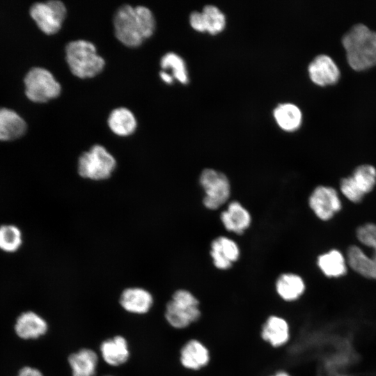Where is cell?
I'll list each match as a JSON object with an SVG mask.
<instances>
[{
  "mask_svg": "<svg viewBox=\"0 0 376 376\" xmlns=\"http://www.w3.org/2000/svg\"><path fill=\"white\" fill-rule=\"evenodd\" d=\"M113 25L118 40L127 47H136L153 34L155 20L145 6L124 5L116 11Z\"/></svg>",
  "mask_w": 376,
  "mask_h": 376,
  "instance_id": "1",
  "label": "cell"
},
{
  "mask_svg": "<svg viewBox=\"0 0 376 376\" xmlns=\"http://www.w3.org/2000/svg\"><path fill=\"white\" fill-rule=\"evenodd\" d=\"M342 44L353 70L362 71L376 65V31L357 24L343 36Z\"/></svg>",
  "mask_w": 376,
  "mask_h": 376,
  "instance_id": "2",
  "label": "cell"
},
{
  "mask_svg": "<svg viewBox=\"0 0 376 376\" xmlns=\"http://www.w3.org/2000/svg\"><path fill=\"white\" fill-rule=\"evenodd\" d=\"M203 316L201 299L187 289L176 290L165 306L166 321L173 329H187L199 323Z\"/></svg>",
  "mask_w": 376,
  "mask_h": 376,
  "instance_id": "3",
  "label": "cell"
},
{
  "mask_svg": "<svg viewBox=\"0 0 376 376\" xmlns=\"http://www.w3.org/2000/svg\"><path fill=\"white\" fill-rule=\"evenodd\" d=\"M65 59L72 73L82 79L96 76L105 64L95 45L84 40H74L66 45Z\"/></svg>",
  "mask_w": 376,
  "mask_h": 376,
  "instance_id": "4",
  "label": "cell"
},
{
  "mask_svg": "<svg viewBox=\"0 0 376 376\" xmlns=\"http://www.w3.org/2000/svg\"><path fill=\"white\" fill-rule=\"evenodd\" d=\"M116 166L115 158L102 146L96 144L78 160V173L85 178L101 180L109 178Z\"/></svg>",
  "mask_w": 376,
  "mask_h": 376,
  "instance_id": "5",
  "label": "cell"
},
{
  "mask_svg": "<svg viewBox=\"0 0 376 376\" xmlns=\"http://www.w3.org/2000/svg\"><path fill=\"white\" fill-rule=\"evenodd\" d=\"M26 97L34 102L42 103L57 97L61 91L60 84L47 70L35 67L24 78Z\"/></svg>",
  "mask_w": 376,
  "mask_h": 376,
  "instance_id": "6",
  "label": "cell"
},
{
  "mask_svg": "<svg viewBox=\"0 0 376 376\" xmlns=\"http://www.w3.org/2000/svg\"><path fill=\"white\" fill-rule=\"evenodd\" d=\"M259 340L272 350L286 347L292 338V327L286 315L272 312L262 320L258 328Z\"/></svg>",
  "mask_w": 376,
  "mask_h": 376,
  "instance_id": "7",
  "label": "cell"
},
{
  "mask_svg": "<svg viewBox=\"0 0 376 376\" xmlns=\"http://www.w3.org/2000/svg\"><path fill=\"white\" fill-rule=\"evenodd\" d=\"M199 183L204 191V206L214 210L223 205L230 195V183L222 172L213 169H205L199 176Z\"/></svg>",
  "mask_w": 376,
  "mask_h": 376,
  "instance_id": "8",
  "label": "cell"
},
{
  "mask_svg": "<svg viewBox=\"0 0 376 376\" xmlns=\"http://www.w3.org/2000/svg\"><path fill=\"white\" fill-rule=\"evenodd\" d=\"M213 354L211 347L200 337L187 340L179 351L181 366L191 373H200L211 365Z\"/></svg>",
  "mask_w": 376,
  "mask_h": 376,
  "instance_id": "9",
  "label": "cell"
},
{
  "mask_svg": "<svg viewBox=\"0 0 376 376\" xmlns=\"http://www.w3.org/2000/svg\"><path fill=\"white\" fill-rule=\"evenodd\" d=\"M64 3L58 0H50L33 4L30 15L38 28L47 35L54 34L61 28L66 17Z\"/></svg>",
  "mask_w": 376,
  "mask_h": 376,
  "instance_id": "10",
  "label": "cell"
},
{
  "mask_svg": "<svg viewBox=\"0 0 376 376\" xmlns=\"http://www.w3.org/2000/svg\"><path fill=\"white\" fill-rule=\"evenodd\" d=\"M308 204L320 219L327 221L341 209V202L335 189L328 186H318L308 198Z\"/></svg>",
  "mask_w": 376,
  "mask_h": 376,
  "instance_id": "11",
  "label": "cell"
},
{
  "mask_svg": "<svg viewBox=\"0 0 376 376\" xmlns=\"http://www.w3.org/2000/svg\"><path fill=\"white\" fill-rule=\"evenodd\" d=\"M210 254L214 266L222 271L230 269L240 256L239 246L233 240L219 236L210 244Z\"/></svg>",
  "mask_w": 376,
  "mask_h": 376,
  "instance_id": "12",
  "label": "cell"
},
{
  "mask_svg": "<svg viewBox=\"0 0 376 376\" xmlns=\"http://www.w3.org/2000/svg\"><path fill=\"white\" fill-rule=\"evenodd\" d=\"M311 80L320 86L336 84L340 79V70L329 56L320 54L313 58L308 67Z\"/></svg>",
  "mask_w": 376,
  "mask_h": 376,
  "instance_id": "13",
  "label": "cell"
},
{
  "mask_svg": "<svg viewBox=\"0 0 376 376\" xmlns=\"http://www.w3.org/2000/svg\"><path fill=\"white\" fill-rule=\"evenodd\" d=\"M274 290L281 301L291 304L297 301L304 295L306 283L300 275L293 272H284L276 278Z\"/></svg>",
  "mask_w": 376,
  "mask_h": 376,
  "instance_id": "14",
  "label": "cell"
},
{
  "mask_svg": "<svg viewBox=\"0 0 376 376\" xmlns=\"http://www.w3.org/2000/svg\"><path fill=\"white\" fill-rule=\"evenodd\" d=\"M48 330L47 321L37 313L27 311L16 318L14 331L22 340H35L44 336Z\"/></svg>",
  "mask_w": 376,
  "mask_h": 376,
  "instance_id": "15",
  "label": "cell"
},
{
  "mask_svg": "<svg viewBox=\"0 0 376 376\" xmlns=\"http://www.w3.org/2000/svg\"><path fill=\"white\" fill-rule=\"evenodd\" d=\"M220 220L227 230L240 235L250 226L251 216L240 202L233 201L221 212Z\"/></svg>",
  "mask_w": 376,
  "mask_h": 376,
  "instance_id": "16",
  "label": "cell"
},
{
  "mask_svg": "<svg viewBox=\"0 0 376 376\" xmlns=\"http://www.w3.org/2000/svg\"><path fill=\"white\" fill-rule=\"evenodd\" d=\"M119 303L126 311L135 314L148 313L153 304L152 295L142 288H129L120 295Z\"/></svg>",
  "mask_w": 376,
  "mask_h": 376,
  "instance_id": "17",
  "label": "cell"
},
{
  "mask_svg": "<svg viewBox=\"0 0 376 376\" xmlns=\"http://www.w3.org/2000/svg\"><path fill=\"white\" fill-rule=\"evenodd\" d=\"M100 350L104 361L111 366L124 364L130 357L128 343L122 336H116L104 340Z\"/></svg>",
  "mask_w": 376,
  "mask_h": 376,
  "instance_id": "18",
  "label": "cell"
},
{
  "mask_svg": "<svg viewBox=\"0 0 376 376\" xmlns=\"http://www.w3.org/2000/svg\"><path fill=\"white\" fill-rule=\"evenodd\" d=\"M26 127L24 120L15 111L0 109V141L15 140L25 134Z\"/></svg>",
  "mask_w": 376,
  "mask_h": 376,
  "instance_id": "19",
  "label": "cell"
},
{
  "mask_svg": "<svg viewBox=\"0 0 376 376\" xmlns=\"http://www.w3.org/2000/svg\"><path fill=\"white\" fill-rule=\"evenodd\" d=\"M347 263L350 268L361 276L376 279V258L366 254L356 246H350L347 251Z\"/></svg>",
  "mask_w": 376,
  "mask_h": 376,
  "instance_id": "20",
  "label": "cell"
},
{
  "mask_svg": "<svg viewBox=\"0 0 376 376\" xmlns=\"http://www.w3.org/2000/svg\"><path fill=\"white\" fill-rule=\"evenodd\" d=\"M72 376H94L98 363L97 354L91 349L83 348L72 353L68 359Z\"/></svg>",
  "mask_w": 376,
  "mask_h": 376,
  "instance_id": "21",
  "label": "cell"
},
{
  "mask_svg": "<svg viewBox=\"0 0 376 376\" xmlns=\"http://www.w3.org/2000/svg\"><path fill=\"white\" fill-rule=\"evenodd\" d=\"M317 264L324 275L329 278H338L347 272V260L338 250L332 249L320 255Z\"/></svg>",
  "mask_w": 376,
  "mask_h": 376,
  "instance_id": "22",
  "label": "cell"
},
{
  "mask_svg": "<svg viewBox=\"0 0 376 376\" xmlns=\"http://www.w3.org/2000/svg\"><path fill=\"white\" fill-rule=\"evenodd\" d=\"M108 125L114 134L126 136L135 131L136 120L130 110L119 107L111 112L108 118Z\"/></svg>",
  "mask_w": 376,
  "mask_h": 376,
  "instance_id": "23",
  "label": "cell"
},
{
  "mask_svg": "<svg viewBox=\"0 0 376 376\" xmlns=\"http://www.w3.org/2000/svg\"><path fill=\"white\" fill-rule=\"evenodd\" d=\"M274 117L279 126L287 132L297 130L302 120L299 108L292 103L278 105L274 110Z\"/></svg>",
  "mask_w": 376,
  "mask_h": 376,
  "instance_id": "24",
  "label": "cell"
},
{
  "mask_svg": "<svg viewBox=\"0 0 376 376\" xmlns=\"http://www.w3.org/2000/svg\"><path fill=\"white\" fill-rule=\"evenodd\" d=\"M350 177L358 189L366 195L373 189L376 184V169L370 164L360 165Z\"/></svg>",
  "mask_w": 376,
  "mask_h": 376,
  "instance_id": "25",
  "label": "cell"
},
{
  "mask_svg": "<svg viewBox=\"0 0 376 376\" xmlns=\"http://www.w3.org/2000/svg\"><path fill=\"white\" fill-rule=\"evenodd\" d=\"M201 13L205 31L216 34L224 29L226 17L217 6L207 5L203 8Z\"/></svg>",
  "mask_w": 376,
  "mask_h": 376,
  "instance_id": "26",
  "label": "cell"
},
{
  "mask_svg": "<svg viewBox=\"0 0 376 376\" xmlns=\"http://www.w3.org/2000/svg\"><path fill=\"white\" fill-rule=\"evenodd\" d=\"M163 70L171 69L172 77L180 83L188 82L187 70L184 60L177 54L169 52L164 54L160 61Z\"/></svg>",
  "mask_w": 376,
  "mask_h": 376,
  "instance_id": "27",
  "label": "cell"
},
{
  "mask_svg": "<svg viewBox=\"0 0 376 376\" xmlns=\"http://www.w3.org/2000/svg\"><path fill=\"white\" fill-rule=\"evenodd\" d=\"M20 230L13 225H4L0 227V249L6 252H14L22 244Z\"/></svg>",
  "mask_w": 376,
  "mask_h": 376,
  "instance_id": "28",
  "label": "cell"
},
{
  "mask_svg": "<svg viewBox=\"0 0 376 376\" xmlns=\"http://www.w3.org/2000/svg\"><path fill=\"white\" fill-rule=\"evenodd\" d=\"M356 234L361 244L373 249L372 256L376 258V224H363L357 228Z\"/></svg>",
  "mask_w": 376,
  "mask_h": 376,
  "instance_id": "29",
  "label": "cell"
},
{
  "mask_svg": "<svg viewBox=\"0 0 376 376\" xmlns=\"http://www.w3.org/2000/svg\"><path fill=\"white\" fill-rule=\"evenodd\" d=\"M340 189L342 194L350 201L359 203L365 196L354 185L350 176L344 178L340 182Z\"/></svg>",
  "mask_w": 376,
  "mask_h": 376,
  "instance_id": "30",
  "label": "cell"
},
{
  "mask_svg": "<svg viewBox=\"0 0 376 376\" xmlns=\"http://www.w3.org/2000/svg\"><path fill=\"white\" fill-rule=\"evenodd\" d=\"M189 23L194 29L201 32L205 31L201 12H192L189 16Z\"/></svg>",
  "mask_w": 376,
  "mask_h": 376,
  "instance_id": "31",
  "label": "cell"
},
{
  "mask_svg": "<svg viewBox=\"0 0 376 376\" xmlns=\"http://www.w3.org/2000/svg\"><path fill=\"white\" fill-rule=\"evenodd\" d=\"M15 376H44V375L36 368L25 366L19 370Z\"/></svg>",
  "mask_w": 376,
  "mask_h": 376,
  "instance_id": "32",
  "label": "cell"
},
{
  "mask_svg": "<svg viewBox=\"0 0 376 376\" xmlns=\"http://www.w3.org/2000/svg\"><path fill=\"white\" fill-rule=\"evenodd\" d=\"M267 376H295L292 373L284 368L274 370Z\"/></svg>",
  "mask_w": 376,
  "mask_h": 376,
  "instance_id": "33",
  "label": "cell"
},
{
  "mask_svg": "<svg viewBox=\"0 0 376 376\" xmlns=\"http://www.w3.org/2000/svg\"><path fill=\"white\" fill-rule=\"evenodd\" d=\"M161 79L166 84H171L173 82V77L165 71H161L159 73Z\"/></svg>",
  "mask_w": 376,
  "mask_h": 376,
  "instance_id": "34",
  "label": "cell"
},
{
  "mask_svg": "<svg viewBox=\"0 0 376 376\" xmlns=\"http://www.w3.org/2000/svg\"><path fill=\"white\" fill-rule=\"evenodd\" d=\"M107 376H111V375H107Z\"/></svg>",
  "mask_w": 376,
  "mask_h": 376,
  "instance_id": "35",
  "label": "cell"
}]
</instances>
